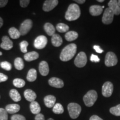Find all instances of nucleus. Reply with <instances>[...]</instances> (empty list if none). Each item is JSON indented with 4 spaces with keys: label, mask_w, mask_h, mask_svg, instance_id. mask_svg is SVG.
Returning <instances> with one entry per match:
<instances>
[{
    "label": "nucleus",
    "mask_w": 120,
    "mask_h": 120,
    "mask_svg": "<svg viewBox=\"0 0 120 120\" xmlns=\"http://www.w3.org/2000/svg\"><path fill=\"white\" fill-rule=\"evenodd\" d=\"M56 98L53 95H47L44 98L45 105L48 108L53 107L56 104Z\"/></svg>",
    "instance_id": "obj_16"
},
{
    "label": "nucleus",
    "mask_w": 120,
    "mask_h": 120,
    "mask_svg": "<svg viewBox=\"0 0 120 120\" xmlns=\"http://www.w3.org/2000/svg\"><path fill=\"white\" fill-rule=\"evenodd\" d=\"M5 109L8 113L15 114L20 110V106L18 104L7 105L6 106Z\"/></svg>",
    "instance_id": "obj_19"
},
{
    "label": "nucleus",
    "mask_w": 120,
    "mask_h": 120,
    "mask_svg": "<svg viewBox=\"0 0 120 120\" xmlns=\"http://www.w3.org/2000/svg\"><path fill=\"white\" fill-rule=\"evenodd\" d=\"M13 85L17 88H22L25 86V81L21 79H15L13 81Z\"/></svg>",
    "instance_id": "obj_31"
},
{
    "label": "nucleus",
    "mask_w": 120,
    "mask_h": 120,
    "mask_svg": "<svg viewBox=\"0 0 120 120\" xmlns=\"http://www.w3.org/2000/svg\"><path fill=\"white\" fill-rule=\"evenodd\" d=\"M37 79V71L34 68H31L28 71L27 75V79L29 82H34Z\"/></svg>",
    "instance_id": "obj_24"
},
{
    "label": "nucleus",
    "mask_w": 120,
    "mask_h": 120,
    "mask_svg": "<svg viewBox=\"0 0 120 120\" xmlns=\"http://www.w3.org/2000/svg\"><path fill=\"white\" fill-rule=\"evenodd\" d=\"M13 46L12 41L10 40L7 36H3L2 38V43L0 45V47L2 49H5V50H10L12 49Z\"/></svg>",
    "instance_id": "obj_12"
},
{
    "label": "nucleus",
    "mask_w": 120,
    "mask_h": 120,
    "mask_svg": "<svg viewBox=\"0 0 120 120\" xmlns=\"http://www.w3.org/2000/svg\"><path fill=\"white\" fill-rule=\"evenodd\" d=\"M10 96L12 100L15 102H19L21 100L20 94L18 92L17 90L15 89H12L10 91Z\"/></svg>",
    "instance_id": "obj_26"
},
{
    "label": "nucleus",
    "mask_w": 120,
    "mask_h": 120,
    "mask_svg": "<svg viewBox=\"0 0 120 120\" xmlns=\"http://www.w3.org/2000/svg\"><path fill=\"white\" fill-rule=\"evenodd\" d=\"M77 51V46L75 43H71L66 46L60 54V60L64 62H66L72 58Z\"/></svg>",
    "instance_id": "obj_1"
},
{
    "label": "nucleus",
    "mask_w": 120,
    "mask_h": 120,
    "mask_svg": "<svg viewBox=\"0 0 120 120\" xmlns=\"http://www.w3.org/2000/svg\"><path fill=\"white\" fill-rule=\"evenodd\" d=\"M24 96L26 99V100L32 102L33 101H34V100H36L37 95L32 90L27 89L25 90V92H24Z\"/></svg>",
    "instance_id": "obj_18"
},
{
    "label": "nucleus",
    "mask_w": 120,
    "mask_h": 120,
    "mask_svg": "<svg viewBox=\"0 0 120 120\" xmlns=\"http://www.w3.org/2000/svg\"><path fill=\"white\" fill-rule=\"evenodd\" d=\"M0 65L3 69L6 71H11L12 69V64L7 61H3L0 64Z\"/></svg>",
    "instance_id": "obj_34"
},
{
    "label": "nucleus",
    "mask_w": 120,
    "mask_h": 120,
    "mask_svg": "<svg viewBox=\"0 0 120 120\" xmlns=\"http://www.w3.org/2000/svg\"><path fill=\"white\" fill-rule=\"evenodd\" d=\"M0 98H1V96H0Z\"/></svg>",
    "instance_id": "obj_50"
},
{
    "label": "nucleus",
    "mask_w": 120,
    "mask_h": 120,
    "mask_svg": "<svg viewBox=\"0 0 120 120\" xmlns=\"http://www.w3.org/2000/svg\"><path fill=\"white\" fill-rule=\"evenodd\" d=\"M14 65L16 69L17 70H22L24 68V62L23 60L20 57H17L15 60Z\"/></svg>",
    "instance_id": "obj_28"
},
{
    "label": "nucleus",
    "mask_w": 120,
    "mask_h": 120,
    "mask_svg": "<svg viewBox=\"0 0 120 120\" xmlns=\"http://www.w3.org/2000/svg\"><path fill=\"white\" fill-rule=\"evenodd\" d=\"M52 111L53 113L55 114H62L64 113V109L61 103H57L55 105V106L53 107V109H52Z\"/></svg>",
    "instance_id": "obj_29"
},
{
    "label": "nucleus",
    "mask_w": 120,
    "mask_h": 120,
    "mask_svg": "<svg viewBox=\"0 0 120 120\" xmlns=\"http://www.w3.org/2000/svg\"><path fill=\"white\" fill-rule=\"evenodd\" d=\"M94 49H95V51H96L97 53H101L103 52V51L102 49L99 46H96V45H94Z\"/></svg>",
    "instance_id": "obj_41"
},
{
    "label": "nucleus",
    "mask_w": 120,
    "mask_h": 120,
    "mask_svg": "<svg viewBox=\"0 0 120 120\" xmlns=\"http://www.w3.org/2000/svg\"><path fill=\"white\" fill-rule=\"evenodd\" d=\"M56 30L61 33L67 32L69 30V26L64 23H60L57 25Z\"/></svg>",
    "instance_id": "obj_30"
},
{
    "label": "nucleus",
    "mask_w": 120,
    "mask_h": 120,
    "mask_svg": "<svg viewBox=\"0 0 120 120\" xmlns=\"http://www.w3.org/2000/svg\"><path fill=\"white\" fill-rule=\"evenodd\" d=\"M109 8L113 12L114 15H119L120 14V6L118 4V1L111 0L108 4Z\"/></svg>",
    "instance_id": "obj_14"
},
{
    "label": "nucleus",
    "mask_w": 120,
    "mask_h": 120,
    "mask_svg": "<svg viewBox=\"0 0 120 120\" xmlns=\"http://www.w3.org/2000/svg\"><path fill=\"white\" fill-rule=\"evenodd\" d=\"M47 44V38L45 36H39L34 40V46L36 49H44Z\"/></svg>",
    "instance_id": "obj_8"
},
{
    "label": "nucleus",
    "mask_w": 120,
    "mask_h": 120,
    "mask_svg": "<svg viewBox=\"0 0 120 120\" xmlns=\"http://www.w3.org/2000/svg\"><path fill=\"white\" fill-rule=\"evenodd\" d=\"M109 112L112 115L116 116H120V104L116 106L111 107L109 109Z\"/></svg>",
    "instance_id": "obj_32"
},
{
    "label": "nucleus",
    "mask_w": 120,
    "mask_h": 120,
    "mask_svg": "<svg viewBox=\"0 0 120 120\" xmlns=\"http://www.w3.org/2000/svg\"><path fill=\"white\" fill-rule=\"evenodd\" d=\"M75 2L78 3V4H83V3H85L86 2V1L85 0H75Z\"/></svg>",
    "instance_id": "obj_44"
},
{
    "label": "nucleus",
    "mask_w": 120,
    "mask_h": 120,
    "mask_svg": "<svg viewBox=\"0 0 120 120\" xmlns=\"http://www.w3.org/2000/svg\"><path fill=\"white\" fill-rule=\"evenodd\" d=\"M3 24H4V21L1 17H0V28L2 26Z\"/></svg>",
    "instance_id": "obj_45"
},
{
    "label": "nucleus",
    "mask_w": 120,
    "mask_h": 120,
    "mask_svg": "<svg viewBox=\"0 0 120 120\" xmlns=\"http://www.w3.org/2000/svg\"><path fill=\"white\" fill-rule=\"evenodd\" d=\"M0 120H8V113L3 108H0Z\"/></svg>",
    "instance_id": "obj_35"
},
{
    "label": "nucleus",
    "mask_w": 120,
    "mask_h": 120,
    "mask_svg": "<svg viewBox=\"0 0 120 120\" xmlns=\"http://www.w3.org/2000/svg\"><path fill=\"white\" fill-rule=\"evenodd\" d=\"M113 91V85L111 82H106L102 87V94L105 97H109L112 95Z\"/></svg>",
    "instance_id": "obj_10"
},
{
    "label": "nucleus",
    "mask_w": 120,
    "mask_h": 120,
    "mask_svg": "<svg viewBox=\"0 0 120 120\" xmlns=\"http://www.w3.org/2000/svg\"><path fill=\"white\" fill-rule=\"evenodd\" d=\"M2 55V53L1 52H0V56H1Z\"/></svg>",
    "instance_id": "obj_49"
},
{
    "label": "nucleus",
    "mask_w": 120,
    "mask_h": 120,
    "mask_svg": "<svg viewBox=\"0 0 120 120\" xmlns=\"http://www.w3.org/2000/svg\"><path fill=\"white\" fill-rule=\"evenodd\" d=\"M87 62V58L86 53L84 52H81L76 56L74 63L76 67L81 68L85 66Z\"/></svg>",
    "instance_id": "obj_6"
},
{
    "label": "nucleus",
    "mask_w": 120,
    "mask_h": 120,
    "mask_svg": "<svg viewBox=\"0 0 120 120\" xmlns=\"http://www.w3.org/2000/svg\"><path fill=\"white\" fill-rule=\"evenodd\" d=\"M81 11L79 7L76 4H72L69 6L65 13V19L68 21H72L80 17Z\"/></svg>",
    "instance_id": "obj_2"
},
{
    "label": "nucleus",
    "mask_w": 120,
    "mask_h": 120,
    "mask_svg": "<svg viewBox=\"0 0 120 120\" xmlns=\"http://www.w3.org/2000/svg\"><path fill=\"white\" fill-rule=\"evenodd\" d=\"M30 109L32 113L34 115H37L40 113L41 112V107L39 103L37 101H33L30 105Z\"/></svg>",
    "instance_id": "obj_20"
},
{
    "label": "nucleus",
    "mask_w": 120,
    "mask_h": 120,
    "mask_svg": "<svg viewBox=\"0 0 120 120\" xmlns=\"http://www.w3.org/2000/svg\"><path fill=\"white\" fill-rule=\"evenodd\" d=\"M39 72L43 76H46L49 73V69L48 63L45 61H42L39 64Z\"/></svg>",
    "instance_id": "obj_15"
},
{
    "label": "nucleus",
    "mask_w": 120,
    "mask_h": 120,
    "mask_svg": "<svg viewBox=\"0 0 120 120\" xmlns=\"http://www.w3.org/2000/svg\"><path fill=\"white\" fill-rule=\"evenodd\" d=\"M11 120H26L25 116L19 114H15L11 117Z\"/></svg>",
    "instance_id": "obj_36"
},
{
    "label": "nucleus",
    "mask_w": 120,
    "mask_h": 120,
    "mask_svg": "<svg viewBox=\"0 0 120 120\" xmlns=\"http://www.w3.org/2000/svg\"><path fill=\"white\" fill-rule=\"evenodd\" d=\"M97 94L94 90H90L83 96V102L87 107H92L97 99Z\"/></svg>",
    "instance_id": "obj_3"
},
{
    "label": "nucleus",
    "mask_w": 120,
    "mask_h": 120,
    "mask_svg": "<svg viewBox=\"0 0 120 120\" xmlns=\"http://www.w3.org/2000/svg\"><path fill=\"white\" fill-rule=\"evenodd\" d=\"M67 109L70 117L72 119H76L79 116L81 112V107L76 103H70L68 105Z\"/></svg>",
    "instance_id": "obj_4"
},
{
    "label": "nucleus",
    "mask_w": 120,
    "mask_h": 120,
    "mask_svg": "<svg viewBox=\"0 0 120 120\" xmlns=\"http://www.w3.org/2000/svg\"><path fill=\"white\" fill-rule=\"evenodd\" d=\"M34 120H45L44 115L42 113L37 114L34 117Z\"/></svg>",
    "instance_id": "obj_40"
},
{
    "label": "nucleus",
    "mask_w": 120,
    "mask_h": 120,
    "mask_svg": "<svg viewBox=\"0 0 120 120\" xmlns=\"http://www.w3.org/2000/svg\"><path fill=\"white\" fill-rule=\"evenodd\" d=\"M8 34H10V36L12 39H17L19 38L21 36V34L19 30L17 29L15 27H11L8 30Z\"/></svg>",
    "instance_id": "obj_27"
},
{
    "label": "nucleus",
    "mask_w": 120,
    "mask_h": 120,
    "mask_svg": "<svg viewBox=\"0 0 120 120\" xmlns=\"http://www.w3.org/2000/svg\"><path fill=\"white\" fill-rule=\"evenodd\" d=\"M118 60L115 53L112 52H109L105 57V65L107 67L114 66L117 64Z\"/></svg>",
    "instance_id": "obj_7"
},
{
    "label": "nucleus",
    "mask_w": 120,
    "mask_h": 120,
    "mask_svg": "<svg viewBox=\"0 0 120 120\" xmlns=\"http://www.w3.org/2000/svg\"><path fill=\"white\" fill-rule=\"evenodd\" d=\"M33 22L32 20L30 19H25L22 23L21 24L19 27V31L20 32L21 35L25 36L28 33V32L32 28Z\"/></svg>",
    "instance_id": "obj_5"
},
{
    "label": "nucleus",
    "mask_w": 120,
    "mask_h": 120,
    "mask_svg": "<svg viewBox=\"0 0 120 120\" xmlns=\"http://www.w3.org/2000/svg\"><path fill=\"white\" fill-rule=\"evenodd\" d=\"M49 83L51 86L57 88H62L64 86V81L57 77L51 78L49 80Z\"/></svg>",
    "instance_id": "obj_13"
},
{
    "label": "nucleus",
    "mask_w": 120,
    "mask_h": 120,
    "mask_svg": "<svg viewBox=\"0 0 120 120\" xmlns=\"http://www.w3.org/2000/svg\"><path fill=\"white\" fill-rule=\"evenodd\" d=\"M39 54L36 51L27 52L24 55V58L26 61H28V62H31V61L37 60Z\"/></svg>",
    "instance_id": "obj_22"
},
{
    "label": "nucleus",
    "mask_w": 120,
    "mask_h": 120,
    "mask_svg": "<svg viewBox=\"0 0 120 120\" xmlns=\"http://www.w3.org/2000/svg\"><path fill=\"white\" fill-rule=\"evenodd\" d=\"M30 0H20L19 1L20 6L22 7H23V8H25V7H27V6L30 4Z\"/></svg>",
    "instance_id": "obj_37"
},
{
    "label": "nucleus",
    "mask_w": 120,
    "mask_h": 120,
    "mask_svg": "<svg viewBox=\"0 0 120 120\" xmlns=\"http://www.w3.org/2000/svg\"><path fill=\"white\" fill-rule=\"evenodd\" d=\"M47 120H54L53 119V118H49Z\"/></svg>",
    "instance_id": "obj_47"
},
{
    "label": "nucleus",
    "mask_w": 120,
    "mask_h": 120,
    "mask_svg": "<svg viewBox=\"0 0 120 120\" xmlns=\"http://www.w3.org/2000/svg\"><path fill=\"white\" fill-rule=\"evenodd\" d=\"M90 60L93 62H99L100 61V59L98 58V56H96V55H93V54L91 55Z\"/></svg>",
    "instance_id": "obj_39"
},
{
    "label": "nucleus",
    "mask_w": 120,
    "mask_h": 120,
    "mask_svg": "<svg viewBox=\"0 0 120 120\" xmlns=\"http://www.w3.org/2000/svg\"><path fill=\"white\" fill-rule=\"evenodd\" d=\"M104 6H101L98 5L91 6L90 8V13L92 16H97L102 13L103 8Z\"/></svg>",
    "instance_id": "obj_17"
},
{
    "label": "nucleus",
    "mask_w": 120,
    "mask_h": 120,
    "mask_svg": "<svg viewBox=\"0 0 120 120\" xmlns=\"http://www.w3.org/2000/svg\"><path fill=\"white\" fill-rule=\"evenodd\" d=\"M98 2H104V1H103V0H98Z\"/></svg>",
    "instance_id": "obj_46"
},
{
    "label": "nucleus",
    "mask_w": 120,
    "mask_h": 120,
    "mask_svg": "<svg viewBox=\"0 0 120 120\" xmlns=\"http://www.w3.org/2000/svg\"><path fill=\"white\" fill-rule=\"evenodd\" d=\"M51 42L52 45L55 47H60L63 42L62 37L60 36L59 34H54L52 36Z\"/></svg>",
    "instance_id": "obj_21"
},
{
    "label": "nucleus",
    "mask_w": 120,
    "mask_h": 120,
    "mask_svg": "<svg viewBox=\"0 0 120 120\" xmlns=\"http://www.w3.org/2000/svg\"><path fill=\"white\" fill-rule=\"evenodd\" d=\"M8 1L7 0H0V8L5 6Z\"/></svg>",
    "instance_id": "obj_42"
},
{
    "label": "nucleus",
    "mask_w": 120,
    "mask_h": 120,
    "mask_svg": "<svg viewBox=\"0 0 120 120\" xmlns=\"http://www.w3.org/2000/svg\"><path fill=\"white\" fill-rule=\"evenodd\" d=\"M118 4H119V6H120V0H119V1H118Z\"/></svg>",
    "instance_id": "obj_48"
},
{
    "label": "nucleus",
    "mask_w": 120,
    "mask_h": 120,
    "mask_svg": "<svg viewBox=\"0 0 120 120\" xmlns=\"http://www.w3.org/2000/svg\"><path fill=\"white\" fill-rule=\"evenodd\" d=\"M114 13L109 7L105 9V11L103 13L102 21L105 25H109L113 21Z\"/></svg>",
    "instance_id": "obj_9"
},
{
    "label": "nucleus",
    "mask_w": 120,
    "mask_h": 120,
    "mask_svg": "<svg viewBox=\"0 0 120 120\" xmlns=\"http://www.w3.org/2000/svg\"><path fill=\"white\" fill-rule=\"evenodd\" d=\"M58 4L57 0H46L43 4V10L45 12H49L55 8Z\"/></svg>",
    "instance_id": "obj_11"
},
{
    "label": "nucleus",
    "mask_w": 120,
    "mask_h": 120,
    "mask_svg": "<svg viewBox=\"0 0 120 120\" xmlns=\"http://www.w3.org/2000/svg\"><path fill=\"white\" fill-rule=\"evenodd\" d=\"M8 79V76L2 73H0V83L6 81Z\"/></svg>",
    "instance_id": "obj_38"
},
{
    "label": "nucleus",
    "mask_w": 120,
    "mask_h": 120,
    "mask_svg": "<svg viewBox=\"0 0 120 120\" xmlns=\"http://www.w3.org/2000/svg\"><path fill=\"white\" fill-rule=\"evenodd\" d=\"M44 30L45 32H46L49 36H52L54 34H55V27L53 25L50 23H46L44 25Z\"/></svg>",
    "instance_id": "obj_23"
},
{
    "label": "nucleus",
    "mask_w": 120,
    "mask_h": 120,
    "mask_svg": "<svg viewBox=\"0 0 120 120\" xmlns=\"http://www.w3.org/2000/svg\"><path fill=\"white\" fill-rule=\"evenodd\" d=\"M64 37H65V39L67 41L71 42L76 40L78 38V37H79V34H77V32H75V31H68L65 34Z\"/></svg>",
    "instance_id": "obj_25"
},
{
    "label": "nucleus",
    "mask_w": 120,
    "mask_h": 120,
    "mask_svg": "<svg viewBox=\"0 0 120 120\" xmlns=\"http://www.w3.org/2000/svg\"><path fill=\"white\" fill-rule=\"evenodd\" d=\"M90 120H103L101 118L98 117L97 115H93L90 117Z\"/></svg>",
    "instance_id": "obj_43"
},
{
    "label": "nucleus",
    "mask_w": 120,
    "mask_h": 120,
    "mask_svg": "<svg viewBox=\"0 0 120 120\" xmlns=\"http://www.w3.org/2000/svg\"><path fill=\"white\" fill-rule=\"evenodd\" d=\"M28 46V43L26 41H23L19 43L21 51L22 53H27V47Z\"/></svg>",
    "instance_id": "obj_33"
}]
</instances>
